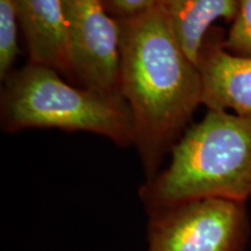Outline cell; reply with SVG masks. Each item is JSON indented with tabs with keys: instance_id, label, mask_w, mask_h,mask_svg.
I'll return each mask as SVG.
<instances>
[{
	"instance_id": "1",
	"label": "cell",
	"mask_w": 251,
	"mask_h": 251,
	"mask_svg": "<svg viewBox=\"0 0 251 251\" xmlns=\"http://www.w3.org/2000/svg\"><path fill=\"white\" fill-rule=\"evenodd\" d=\"M120 90L134 119L146 180L158 174L201 105V77L157 7L119 20Z\"/></svg>"
},
{
	"instance_id": "2",
	"label": "cell",
	"mask_w": 251,
	"mask_h": 251,
	"mask_svg": "<svg viewBox=\"0 0 251 251\" xmlns=\"http://www.w3.org/2000/svg\"><path fill=\"white\" fill-rule=\"evenodd\" d=\"M169 156L139 190L147 214L196 199H251V118L207 109Z\"/></svg>"
},
{
	"instance_id": "3",
	"label": "cell",
	"mask_w": 251,
	"mask_h": 251,
	"mask_svg": "<svg viewBox=\"0 0 251 251\" xmlns=\"http://www.w3.org/2000/svg\"><path fill=\"white\" fill-rule=\"evenodd\" d=\"M0 121L7 133L29 128L85 131L119 147H134V119L122 96L65 79L55 69L28 62L2 80Z\"/></svg>"
},
{
	"instance_id": "4",
	"label": "cell",
	"mask_w": 251,
	"mask_h": 251,
	"mask_svg": "<svg viewBox=\"0 0 251 251\" xmlns=\"http://www.w3.org/2000/svg\"><path fill=\"white\" fill-rule=\"evenodd\" d=\"M147 251H242L249 235L246 203L190 200L148 214Z\"/></svg>"
},
{
	"instance_id": "5",
	"label": "cell",
	"mask_w": 251,
	"mask_h": 251,
	"mask_svg": "<svg viewBox=\"0 0 251 251\" xmlns=\"http://www.w3.org/2000/svg\"><path fill=\"white\" fill-rule=\"evenodd\" d=\"M70 45L71 83L105 94L120 90L121 27L103 0H63Z\"/></svg>"
},
{
	"instance_id": "6",
	"label": "cell",
	"mask_w": 251,
	"mask_h": 251,
	"mask_svg": "<svg viewBox=\"0 0 251 251\" xmlns=\"http://www.w3.org/2000/svg\"><path fill=\"white\" fill-rule=\"evenodd\" d=\"M224 30L213 27L198 58L201 77V105L251 118V56L225 48Z\"/></svg>"
},
{
	"instance_id": "7",
	"label": "cell",
	"mask_w": 251,
	"mask_h": 251,
	"mask_svg": "<svg viewBox=\"0 0 251 251\" xmlns=\"http://www.w3.org/2000/svg\"><path fill=\"white\" fill-rule=\"evenodd\" d=\"M29 62L55 69L72 80L67 15L63 0H14Z\"/></svg>"
},
{
	"instance_id": "8",
	"label": "cell",
	"mask_w": 251,
	"mask_h": 251,
	"mask_svg": "<svg viewBox=\"0 0 251 251\" xmlns=\"http://www.w3.org/2000/svg\"><path fill=\"white\" fill-rule=\"evenodd\" d=\"M187 57L198 65L205 39L218 20L233 23L237 0H162L158 6Z\"/></svg>"
},
{
	"instance_id": "9",
	"label": "cell",
	"mask_w": 251,
	"mask_h": 251,
	"mask_svg": "<svg viewBox=\"0 0 251 251\" xmlns=\"http://www.w3.org/2000/svg\"><path fill=\"white\" fill-rule=\"evenodd\" d=\"M19 20L14 0H0V79L13 71L20 54L18 42Z\"/></svg>"
},
{
	"instance_id": "10",
	"label": "cell",
	"mask_w": 251,
	"mask_h": 251,
	"mask_svg": "<svg viewBox=\"0 0 251 251\" xmlns=\"http://www.w3.org/2000/svg\"><path fill=\"white\" fill-rule=\"evenodd\" d=\"M237 1V15L226 33L224 46L235 55L251 56V0Z\"/></svg>"
},
{
	"instance_id": "11",
	"label": "cell",
	"mask_w": 251,
	"mask_h": 251,
	"mask_svg": "<svg viewBox=\"0 0 251 251\" xmlns=\"http://www.w3.org/2000/svg\"><path fill=\"white\" fill-rule=\"evenodd\" d=\"M162 0H103L106 8L117 20H126L157 7Z\"/></svg>"
}]
</instances>
